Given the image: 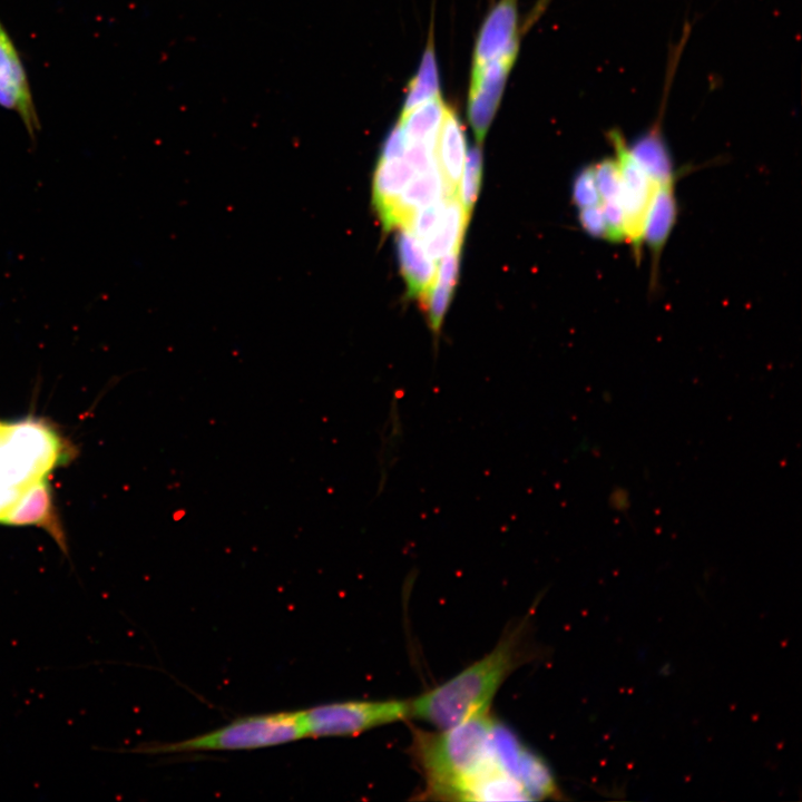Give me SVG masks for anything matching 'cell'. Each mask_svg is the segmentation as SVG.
I'll return each mask as SVG.
<instances>
[{"mask_svg":"<svg viewBox=\"0 0 802 802\" xmlns=\"http://www.w3.org/2000/svg\"><path fill=\"white\" fill-rule=\"evenodd\" d=\"M489 711L438 732L415 730L411 755L424 794L442 800H528L505 771L493 746Z\"/></svg>","mask_w":802,"mask_h":802,"instance_id":"6da1fadb","label":"cell"},{"mask_svg":"<svg viewBox=\"0 0 802 802\" xmlns=\"http://www.w3.org/2000/svg\"><path fill=\"white\" fill-rule=\"evenodd\" d=\"M524 625L506 633L483 657L409 701V717L438 730L487 712L506 678L525 661Z\"/></svg>","mask_w":802,"mask_h":802,"instance_id":"7a4b0ae2","label":"cell"},{"mask_svg":"<svg viewBox=\"0 0 802 802\" xmlns=\"http://www.w3.org/2000/svg\"><path fill=\"white\" fill-rule=\"evenodd\" d=\"M69 456V446L45 421H0V522Z\"/></svg>","mask_w":802,"mask_h":802,"instance_id":"3957f363","label":"cell"},{"mask_svg":"<svg viewBox=\"0 0 802 802\" xmlns=\"http://www.w3.org/2000/svg\"><path fill=\"white\" fill-rule=\"evenodd\" d=\"M306 737L300 712L246 716L192 739L174 743L144 744L131 750L143 754L205 751H246L276 746Z\"/></svg>","mask_w":802,"mask_h":802,"instance_id":"277c9868","label":"cell"},{"mask_svg":"<svg viewBox=\"0 0 802 802\" xmlns=\"http://www.w3.org/2000/svg\"><path fill=\"white\" fill-rule=\"evenodd\" d=\"M306 737L354 736L409 717V701H346L301 711Z\"/></svg>","mask_w":802,"mask_h":802,"instance_id":"5b68a950","label":"cell"},{"mask_svg":"<svg viewBox=\"0 0 802 802\" xmlns=\"http://www.w3.org/2000/svg\"><path fill=\"white\" fill-rule=\"evenodd\" d=\"M606 137L614 148L619 169V202L626 241L630 243L635 260L638 261L646 217L659 184L653 180L635 160L618 129L607 131Z\"/></svg>","mask_w":802,"mask_h":802,"instance_id":"8992f818","label":"cell"},{"mask_svg":"<svg viewBox=\"0 0 802 802\" xmlns=\"http://www.w3.org/2000/svg\"><path fill=\"white\" fill-rule=\"evenodd\" d=\"M492 740L505 771L522 788L529 800L559 795L554 775L542 759L526 749L512 732L497 721Z\"/></svg>","mask_w":802,"mask_h":802,"instance_id":"52a82bcc","label":"cell"},{"mask_svg":"<svg viewBox=\"0 0 802 802\" xmlns=\"http://www.w3.org/2000/svg\"><path fill=\"white\" fill-rule=\"evenodd\" d=\"M0 107L16 113L35 140L40 120L21 56L0 20Z\"/></svg>","mask_w":802,"mask_h":802,"instance_id":"ba28073f","label":"cell"},{"mask_svg":"<svg viewBox=\"0 0 802 802\" xmlns=\"http://www.w3.org/2000/svg\"><path fill=\"white\" fill-rule=\"evenodd\" d=\"M517 2L518 0H500L492 8L477 38L472 68H479L502 56H517Z\"/></svg>","mask_w":802,"mask_h":802,"instance_id":"9c48e42d","label":"cell"},{"mask_svg":"<svg viewBox=\"0 0 802 802\" xmlns=\"http://www.w3.org/2000/svg\"><path fill=\"white\" fill-rule=\"evenodd\" d=\"M451 194L443 179L438 159L428 169L412 178L390 211L381 218L385 231L409 228L413 215L421 208Z\"/></svg>","mask_w":802,"mask_h":802,"instance_id":"30bf717a","label":"cell"},{"mask_svg":"<svg viewBox=\"0 0 802 802\" xmlns=\"http://www.w3.org/2000/svg\"><path fill=\"white\" fill-rule=\"evenodd\" d=\"M675 182L676 178L658 185L645 222L643 243H646L652 254L653 283L661 254L677 217Z\"/></svg>","mask_w":802,"mask_h":802,"instance_id":"8fae6325","label":"cell"},{"mask_svg":"<svg viewBox=\"0 0 802 802\" xmlns=\"http://www.w3.org/2000/svg\"><path fill=\"white\" fill-rule=\"evenodd\" d=\"M397 251L409 296L422 297L436 281L437 268L432 258L409 228L399 232Z\"/></svg>","mask_w":802,"mask_h":802,"instance_id":"7c38bea8","label":"cell"},{"mask_svg":"<svg viewBox=\"0 0 802 802\" xmlns=\"http://www.w3.org/2000/svg\"><path fill=\"white\" fill-rule=\"evenodd\" d=\"M466 155V137L462 125L453 109L447 107L438 136L437 159L451 194H458L457 188Z\"/></svg>","mask_w":802,"mask_h":802,"instance_id":"4fadbf2b","label":"cell"},{"mask_svg":"<svg viewBox=\"0 0 802 802\" xmlns=\"http://www.w3.org/2000/svg\"><path fill=\"white\" fill-rule=\"evenodd\" d=\"M469 216L461 206L458 194L447 196L440 219L432 233L422 241L427 254L440 260L454 248H460Z\"/></svg>","mask_w":802,"mask_h":802,"instance_id":"5bb4252c","label":"cell"},{"mask_svg":"<svg viewBox=\"0 0 802 802\" xmlns=\"http://www.w3.org/2000/svg\"><path fill=\"white\" fill-rule=\"evenodd\" d=\"M415 170L405 159H380L373 175L372 199L380 219L390 211Z\"/></svg>","mask_w":802,"mask_h":802,"instance_id":"9a60e30c","label":"cell"},{"mask_svg":"<svg viewBox=\"0 0 802 802\" xmlns=\"http://www.w3.org/2000/svg\"><path fill=\"white\" fill-rule=\"evenodd\" d=\"M446 108L439 94L410 111L401 114L399 124L403 128L407 140L421 141L438 138Z\"/></svg>","mask_w":802,"mask_h":802,"instance_id":"2e32d148","label":"cell"},{"mask_svg":"<svg viewBox=\"0 0 802 802\" xmlns=\"http://www.w3.org/2000/svg\"><path fill=\"white\" fill-rule=\"evenodd\" d=\"M439 79L437 63L434 59V51L432 41L430 40L429 46L424 52L419 72L410 82L409 92L404 101L401 114H405L419 105L430 100L438 96Z\"/></svg>","mask_w":802,"mask_h":802,"instance_id":"e0dca14e","label":"cell"},{"mask_svg":"<svg viewBox=\"0 0 802 802\" xmlns=\"http://www.w3.org/2000/svg\"><path fill=\"white\" fill-rule=\"evenodd\" d=\"M481 174L482 154L480 148L476 146L467 151L458 195L459 202L469 217L480 189Z\"/></svg>","mask_w":802,"mask_h":802,"instance_id":"ac0fdd59","label":"cell"},{"mask_svg":"<svg viewBox=\"0 0 802 802\" xmlns=\"http://www.w3.org/2000/svg\"><path fill=\"white\" fill-rule=\"evenodd\" d=\"M452 292L453 288L434 281L431 288L420 297L421 304L427 312L429 326L436 335L440 331L444 313L452 297Z\"/></svg>","mask_w":802,"mask_h":802,"instance_id":"d6986e66","label":"cell"},{"mask_svg":"<svg viewBox=\"0 0 802 802\" xmlns=\"http://www.w3.org/2000/svg\"><path fill=\"white\" fill-rule=\"evenodd\" d=\"M571 199L579 208L602 204L595 180L594 164L585 166L575 176Z\"/></svg>","mask_w":802,"mask_h":802,"instance_id":"ffe728a7","label":"cell"},{"mask_svg":"<svg viewBox=\"0 0 802 802\" xmlns=\"http://www.w3.org/2000/svg\"><path fill=\"white\" fill-rule=\"evenodd\" d=\"M595 180L602 202L619 198V169L615 157L594 164Z\"/></svg>","mask_w":802,"mask_h":802,"instance_id":"44dd1931","label":"cell"},{"mask_svg":"<svg viewBox=\"0 0 802 802\" xmlns=\"http://www.w3.org/2000/svg\"><path fill=\"white\" fill-rule=\"evenodd\" d=\"M446 197L419 209L413 215L409 229L419 238L420 242L424 241L436 227L442 215Z\"/></svg>","mask_w":802,"mask_h":802,"instance_id":"7402d4cb","label":"cell"},{"mask_svg":"<svg viewBox=\"0 0 802 802\" xmlns=\"http://www.w3.org/2000/svg\"><path fill=\"white\" fill-rule=\"evenodd\" d=\"M578 219L581 228L590 236L607 239V226L602 204L579 208Z\"/></svg>","mask_w":802,"mask_h":802,"instance_id":"603a6c76","label":"cell"},{"mask_svg":"<svg viewBox=\"0 0 802 802\" xmlns=\"http://www.w3.org/2000/svg\"><path fill=\"white\" fill-rule=\"evenodd\" d=\"M460 248H454L441 257L436 273V282L454 288L459 273Z\"/></svg>","mask_w":802,"mask_h":802,"instance_id":"cb8c5ba5","label":"cell"},{"mask_svg":"<svg viewBox=\"0 0 802 802\" xmlns=\"http://www.w3.org/2000/svg\"><path fill=\"white\" fill-rule=\"evenodd\" d=\"M407 144L408 141L403 128L398 123L384 141L380 159L388 160L402 157L405 151Z\"/></svg>","mask_w":802,"mask_h":802,"instance_id":"d4e9b609","label":"cell"}]
</instances>
